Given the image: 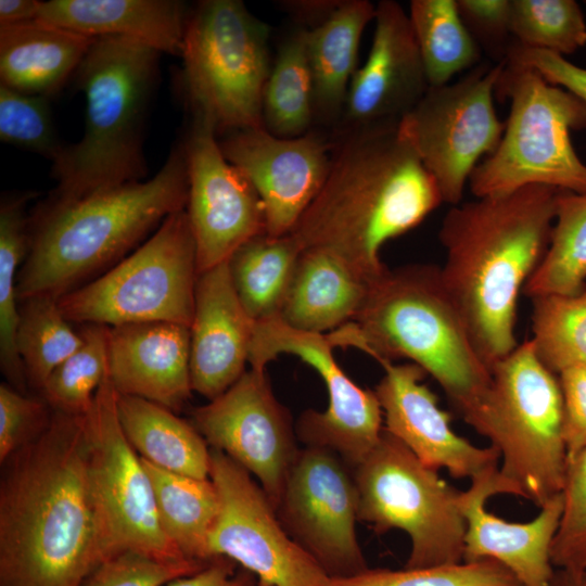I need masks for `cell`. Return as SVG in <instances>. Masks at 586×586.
<instances>
[{"instance_id":"obj_15","label":"cell","mask_w":586,"mask_h":586,"mask_svg":"<svg viewBox=\"0 0 586 586\" xmlns=\"http://www.w3.org/2000/svg\"><path fill=\"white\" fill-rule=\"evenodd\" d=\"M209 479L219 509L207 542L209 560L231 559L262 586H324L329 575L286 532L276 508L251 473L211 450Z\"/></svg>"},{"instance_id":"obj_38","label":"cell","mask_w":586,"mask_h":586,"mask_svg":"<svg viewBox=\"0 0 586 586\" xmlns=\"http://www.w3.org/2000/svg\"><path fill=\"white\" fill-rule=\"evenodd\" d=\"M81 345L49 374L40 392L53 411L86 416L107 374L109 327L81 324Z\"/></svg>"},{"instance_id":"obj_12","label":"cell","mask_w":586,"mask_h":586,"mask_svg":"<svg viewBox=\"0 0 586 586\" xmlns=\"http://www.w3.org/2000/svg\"><path fill=\"white\" fill-rule=\"evenodd\" d=\"M506 60L479 65L455 82L430 87L398 119L403 136L435 180L443 203H460L477 164L498 146L504 130L495 90Z\"/></svg>"},{"instance_id":"obj_40","label":"cell","mask_w":586,"mask_h":586,"mask_svg":"<svg viewBox=\"0 0 586 586\" xmlns=\"http://www.w3.org/2000/svg\"><path fill=\"white\" fill-rule=\"evenodd\" d=\"M324 586H522L513 573L493 559L419 569H367L351 576L329 577Z\"/></svg>"},{"instance_id":"obj_30","label":"cell","mask_w":586,"mask_h":586,"mask_svg":"<svg viewBox=\"0 0 586 586\" xmlns=\"http://www.w3.org/2000/svg\"><path fill=\"white\" fill-rule=\"evenodd\" d=\"M303 249L292 234L252 238L228 259L235 293L255 321L279 317Z\"/></svg>"},{"instance_id":"obj_26","label":"cell","mask_w":586,"mask_h":586,"mask_svg":"<svg viewBox=\"0 0 586 586\" xmlns=\"http://www.w3.org/2000/svg\"><path fill=\"white\" fill-rule=\"evenodd\" d=\"M371 284L339 255L304 249L279 318L301 331L329 334L357 317Z\"/></svg>"},{"instance_id":"obj_36","label":"cell","mask_w":586,"mask_h":586,"mask_svg":"<svg viewBox=\"0 0 586 586\" xmlns=\"http://www.w3.org/2000/svg\"><path fill=\"white\" fill-rule=\"evenodd\" d=\"M16 347L27 382L41 390L49 374L82 343L63 315L59 298L37 295L18 303Z\"/></svg>"},{"instance_id":"obj_17","label":"cell","mask_w":586,"mask_h":586,"mask_svg":"<svg viewBox=\"0 0 586 586\" xmlns=\"http://www.w3.org/2000/svg\"><path fill=\"white\" fill-rule=\"evenodd\" d=\"M192 416L206 443L253 474L277 510L298 449L291 416L266 371L250 368Z\"/></svg>"},{"instance_id":"obj_9","label":"cell","mask_w":586,"mask_h":586,"mask_svg":"<svg viewBox=\"0 0 586 586\" xmlns=\"http://www.w3.org/2000/svg\"><path fill=\"white\" fill-rule=\"evenodd\" d=\"M269 29L239 0H205L189 13L181 58L193 115L217 132L263 127Z\"/></svg>"},{"instance_id":"obj_23","label":"cell","mask_w":586,"mask_h":586,"mask_svg":"<svg viewBox=\"0 0 586 586\" xmlns=\"http://www.w3.org/2000/svg\"><path fill=\"white\" fill-rule=\"evenodd\" d=\"M254 323L235 293L227 262L199 273L190 327L193 391L212 400L242 377Z\"/></svg>"},{"instance_id":"obj_10","label":"cell","mask_w":586,"mask_h":586,"mask_svg":"<svg viewBox=\"0 0 586 586\" xmlns=\"http://www.w3.org/2000/svg\"><path fill=\"white\" fill-rule=\"evenodd\" d=\"M195 242L186 209L106 272L61 296L69 322L117 327L170 322L191 327L198 280Z\"/></svg>"},{"instance_id":"obj_16","label":"cell","mask_w":586,"mask_h":586,"mask_svg":"<svg viewBox=\"0 0 586 586\" xmlns=\"http://www.w3.org/2000/svg\"><path fill=\"white\" fill-rule=\"evenodd\" d=\"M277 511L290 536L330 577L369 569L356 535L354 475L334 451L314 446L298 450Z\"/></svg>"},{"instance_id":"obj_1","label":"cell","mask_w":586,"mask_h":586,"mask_svg":"<svg viewBox=\"0 0 586 586\" xmlns=\"http://www.w3.org/2000/svg\"><path fill=\"white\" fill-rule=\"evenodd\" d=\"M107 556L85 416L53 411L2 477L1 586H80Z\"/></svg>"},{"instance_id":"obj_52","label":"cell","mask_w":586,"mask_h":586,"mask_svg":"<svg viewBox=\"0 0 586 586\" xmlns=\"http://www.w3.org/2000/svg\"><path fill=\"white\" fill-rule=\"evenodd\" d=\"M256 586H262V585H258V584H257Z\"/></svg>"},{"instance_id":"obj_29","label":"cell","mask_w":586,"mask_h":586,"mask_svg":"<svg viewBox=\"0 0 586 586\" xmlns=\"http://www.w3.org/2000/svg\"><path fill=\"white\" fill-rule=\"evenodd\" d=\"M374 14L375 5L368 0H342L324 22L307 28L315 111L332 114L344 109L351 81L358 69L361 36Z\"/></svg>"},{"instance_id":"obj_5","label":"cell","mask_w":586,"mask_h":586,"mask_svg":"<svg viewBox=\"0 0 586 586\" xmlns=\"http://www.w3.org/2000/svg\"><path fill=\"white\" fill-rule=\"evenodd\" d=\"M327 336L334 347H355L379 364L398 358L416 364L440 384L466 423L479 430L492 372L440 267L387 268L372 282L357 317Z\"/></svg>"},{"instance_id":"obj_49","label":"cell","mask_w":586,"mask_h":586,"mask_svg":"<svg viewBox=\"0 0 586 586\" xmlns=\"http://www.w3.org/2000/svg\"><path fill=\"white\" fill-rule=\"evenodd\" d=\"M342 0L284 1L283 7L297 20L311 24V28L324 22L341 4Z\"/></svg>"},{"instance_id":"obj_11","label":"cell","mask_w":586,"mask_h":586,"mask_svg":"<svg viewBox=\"0 0 586 586\" xmlns=\"http://www.w3.org/2000/svg\"><path fill=\"white\" fill-rule=\"evenodd\" d=\"M358 520L378 534L392 528L408 534L406 569L463 561L466 520L461 491L422 463L383 429L375 448L354 468Z\"/></svg>"},{"instance_id":"obj_21","label":"cell","mask_w":586,"mask_h":586,"mask_svg":"<svg viewBox=\"0 0 586 586\" xmlns=\"http://www.w3.org/2000/svg\"><path fill=\"white\" fill-rule=\"evenodd\" d=\"M499 494L514 495L511 485L493 469L471 480L461 491L460 508L466 520L463 561L493 559L505 565L522 586H551L555 566L551 546L563 508L562 494L540 507L528 522H509L491 513L486 500Z\"/></svg>"},{"instance_id":"obj_31","label":"cell","mask_w":586,"mask_h":586,"mask_svg":"<svg viewBox=\"0 0 586 586\" xmlns=\"http://www.w3.org/2000/svg\"><path fill=\"white\" fill-rule=\"evenodd\" d=\"M142 461L152 482L160 523L166 536L186 558L211 562L207 542L219 509L218 494L211 479L174 473Z\"/></svg>"},{"instance_id":"obj_6","label":"cell","mask_w":586,"mask_h":586,"mask_svg":"<svg viewBox=\"0 0 586 586\" xmlns=\"http://www.w3.org/2000/svg\"><path fill=\"white\" fill-rule=\"evenodd\" d=\"M160 54L132 39L94 38L75 74L86 97L84 135L52 162L56 188L48 199L72 201L144 180L143 120Z\"/></svg>"},{"instance_id":"obj_14","label":"cell","mask_w":586,"mask_h":586,"mask_svg":"<svg viewBox=\"0 0 586 586\" xmlns=\"http://www.w3.org/2000/svg\"><path fill=\"white\" fill-rule=\"evenodd\" d=\"M116 397L107 369L85 416L90 473L106 533L107 558L133 550L167 561L188 559L162 528L151 479L120 426Z\"/></svg>"},{"instance_id":"obj_8","label":"cell","mask_w":586,"mask_h":586,"mask_svg":"<svg viewBox=\"0 0 586 586\" xmlns=\"http://www.w3.org/2000/svg\"><path fill=\"white\" fill-rule=\"evenodd\" d=\"M492 383L477 433L502 460L514 495L539 508L562 491L568 462L559 378L524 341L491 368Z\"/></svg>"},{"instance_id":"obj_28","label":"cell","mask_w":586,"mask_h":586,"mask_svg":"<svg viewBox=\"0 0 586 586\" xmlns=\"http://www.w3.org/2000/svg\"><path fill=\"white\" fill-rule=\"evenodd\" d=\"M120 426L137 454L182 475L209 479L211 450L194 425L153 402L117 393Z\"/></svg>"},{"instance_id":"obj_44","label":"cell","mask_w":586,"mask_h":586,"mask_svg":"<svg viewBox=\"0 0 586 586\" xmlns=\"http://www.w3.org/2000/svg\"><path fill=\"white\" fill-rule=\"evenodd\" d=\"M47 402L28 397L8 383L0 385V461L35 441L49 425Z\"/></svg>"},{"instance_id":"obj_45","label":"cell","mask_w":586,"mask_h":586,"mask_svg":"<svg viewBox=\"0 0 586 586\" xmlns=\"http://www.w3.org/2000/svg\"><path fill=\"white\" fill-rule=\"evenodd\" d=\"M459 14L479 46L506 60L512 43L510 0H456Z\"/></svg>"},{"instance_id":"obj_47","label":"cell","mask_w":586,"mask_h":586,"mask_svg":"<svg viewBox=\"0 0 586 586\" xmlns=\"http://www.w3.org/2000/svg\"><path fill=\"white\" fill-rule=\"evenodd\" d=\"M563 405V440L568 459L586 449V366L558 374Z\"/></svg>"},{"instance_id":"obj_50","label":"cell","mask_w":586,"mask_h":586,"mask_svg":"<svg viewBox=\"0 0 586 586\" xmlns=\"http://www.w3.org/2000/svg\"><path fill=\"white\" fill-rule=\"evenodd\" d=\"M41 4L38 0H0V25L37 20Z\"/></svg>"},{"instance_id":"obj_37","label":"cell","mask_w":586,"mask_h":586,"mask_svg":"<svg viewBox=\"0 0 586 586\" xmlns=\"http://www.w3.org/2000/svg\"><path fill=\"white\" fill-rule=\"evenodd\" d=\"M532 337L540 361L557 375L586 366V288L574 295L532 298Z\"/></svg>"},{"instance_id":"obj_3","label":"cell","mask_w":586,"mask_h":586,"mask_svg":"<svg viewBox=\"0 0 586 586\" xmlns=\"http://www.w3.org/2000/svg\"><path fill=\"white\" fill-rule=\"evenodd\" d=\"M443 203L398 120L355 127L331 153L327 177L291 232L302 249L330 251L374 282L380 252Z\"/></svg>"},{"instance_id":"obj_24","label":"cell","mask_w":586,"mask_h":586,"mask_svg":"<svg viewBox=\"0 0 586 586\" xmlns=\"http://www.w3.org/2000/svg\"><path fill=\"white\" fill-rule=\"evenodd\" d=\"M190 328L170 322L109 327L107 369L118 394L178 411L192 393Z\"/></svg>"},{"instance_id":"obj_33","label":"cell","mask_w":586,"mask_h":586,"mask_svg":"<svg viewBox=\"0 0 586 586\" xmlns=\"http://www.w3.org/2000/svg\"><path fill=\"white\" fill-rule=\"evenodd\" d=\"M409 20L430 87L477 66L481 47L462 21L456 0H412Z\"/></svg>"},{"instance_id":"obj_39","label":"cell","mask_w":586,"mask_h":586,"mask_svg":"<svg viewBox=\"0 0 586 586\" xmlns=\"http://www.w3.org/2000/svg\"><path fill=\"white\" fill-rule=\"evenodd\" d=\"M510 30L518 44L562 56L586 46V21L574 0H510Z\"/></svg>"},{"instance_id":"obj_13","label":"cell","mask_w":586,"mask_h":586,"mask_svg":"<svg viewBox=\"0 0 586 586\" xmlns=\"http://www.w3.org/2000/svg\"><path fill=\"white\" fill-rule=\"evenodd\" d=\"M327 334L294 329L279 317L254 323L249 352L251 369L266 371L279 355L290 354L313 367L328 391L324 411L308 409L296 424L306 446L334 451L356 468L378 445L384 425L383 411L374 391L357 385L341 368Z\"/></svg>"},{"instance_id":"obj_20","label":"cell","mask_w":586,"mask_h":586,"mask_svg":"<svg viewBox=\"0 0 586 586\" xmlns=\"http://www.w3.org/2000/svg\"><path fill=\"white\" fill-rule=\"evenodd\" d=\"M384 375L374 392L383 411L384 429L422 463L445 468L456 479H474L498 468L494 446L477 447L458 435L436 395L422 383L425 372L416 364L382 361Z\"/></svg>"},{"instance_id":"obj_7","label":"cell","mask_w":586,"mask_h":586,"mask_svg":"<svg viewBox=\"0 0 586 586\" xmlns=\"http://www.w3.org/2000/svg\"><path fill=\"white\" fill-rule=\"evenodd\" d=\"M495 95L510 100V113L498 146L469 179L471 192L483 198L540 184L586 193V164L570 138L586 128V103L535 69L507 61Z\"/></svg>"},{"instance_id":"obj_41","label":"cell","mask_w":586,"mask_h":586,"mask_svg":"<svg viewBox=\"0 0 586 586\" xmlns=\"http://www.w3.org/2000/svg\"><path fill=\"white\" fill-rule=\"evenodd\" d=\"M48 100L0 84L1 141L53 162L64 145L59 141Z\"/></svg>"},{"instance_id":"obj_25","label":"cell","mask_w":586,"mask_h":586,"mask_svg":"<svg viewBox=\"0 0 586 586\" xmlns=\"http://www.w3.org/2000/svg\"><path fill=\"white\" fill-rule=\"evenodd\" d=\"M189 13L177 0H50L37 20L92 37L140 41L181 55Z\"/></svg>"},{"instance_id":"obj_48","label":"cell","mask_w":586,"mask_h":586,"mask_svg":"<svg viewBox=\"0 0 586 586\" xmlns=\"http://www.w3.org/2000/svg\"><path fill=\"white\" fill-rule=\"evenodd\" d=\"M165 586H253L245 577L235 575L227 558H215L201 571L181 576Z\"/></svg>"},{"instance_id":"obj_46","label":"cell","mask_w":586,"mask_h":586,"mask_svg":"<svg viewBox=\"0 0 586 586\" xmlns=\"http://www.w3.org/2000/svg\"><path fill=\"white\" fill-rule=\"evenodd\" d=\"M506 61L535 69L549 84L572 92L586 103V68L571 63L565 56L513 41Z\"/></svg>"},{"instance_id":"obj_42","label":"cell","mask_w":586,"mask_h":586,"mask_svg":"<svg viewBox=\"0 0 586 586\" xmlns=\"http://www.w3.org/2000/svg\"><path fill=\"white\" fill-rule=\"evenodd\" d=\"M561 494L551 561L557 569L586 570V449L568 459Z\"/></svg>"},{"instance_id":"obj_34","label":"cell","mask_w":586,"mask_h":586,"mask_svg":"<svg viewBox=\"0 0 586 586\" xmlns=\"http://www.w3.org/2000/svg\"><path fill=\"white\" fill-rule=\"evenodd\" d=\"M315 112L307 28L293 31L279 48L263 97V124L282 138L305 135Z\"/></svg>"},{"instance_id":"obj_27","label":"cell","mask_w":586,"mask_h":586,"mask_svg":"<svg viewBox=\"0 0 586 586\" xmlns=\"http://www.w3.org/2000/svg\"><path fill=\"white\" fill-rule=\"evenodd\" d=\"M93 40L40 20L0 25V84L49 98L76 74Z\"/></svg>"},{"instance_id":"obj_2","label":"cell","mask_w":586,"mask_h":586,"mask_svg":"<svg viewBox=\"0 0 586 586\" xmlns=\"http://www.w3.org/2000/svg\"><path fill=\"white\" fill-rule=\"evenodd\" d=\"M559 191L526 186L450 206L443 218L441 277L489 368L518 346V300L548 249Z\"/></svg>"},{"instance_id":"obj_19","label":"cell","mask_w":586,"mask_h":586,"mask_svg":"<svg viewBox=\"0 0 586 586\" xmlns=\"http://www.w3.org/2000/svg\"><path fill=\"white\" fill-rule=\"evenodd\" d=\"M219 144L258 193L266 233H291L327 177L331 158L327 142L314 133L278 137L263 126L229 132Z\"/></svg>"},{"instance_id":"obj_4","label":"cell","mask_w":586,"mask_h":586,"mask_svg":"<svg viewBox=\"0 0 586 586\" xmlns=\"http://www.w3.org/2000/svg\"><path fill=\"white\" fill-rule=\"evenodd\" d=\"M188 191L180 143L152 178L72 201L47 199L30 217L28 251L16 279L17 302L37 295L60 298L91 281L166 217L186 209Z\"/></svg>"},{"instance_id":"obj_22","label":"cell","mask_w":586,"mask_h":586,"mask_svg":"<svg viewBox=\"0 0 586 586\" xmlns=\"http://www.w3.org/2000/svg\"><path fill=\"white\" fill-rule=\"evenodd\" d=\"M374 33L366 62L346 97V119L355 127L398 120L430 88L408 13L392 0L375 5Z\"/></svg>"},{"instance_id":"obj_18","label":"cell","mask_w":586,"mask_h":586,"mask_svg":"<svg viewBox=\"0 0 586 586\" xmlns=\"http://www.w3.org/2000/svg\"><path fill=\"white\" fill-rule=\"evenodd\" d=\"M183 146L189 181L186 212L201 273L266 233L265 209L250 180L224 155L207 119L194 115Z\"/></svg>"},{"instance_id":"obj_51","label":"cell","mask_w":586,"mask_h":586,"mask_svg":"<svg viewBox=\"0 0 586 586\" xmlns=\"http://www.w3.org/2000/svg\"><path fill=\"white\" fill-rule=\"evenodd\" d=\"M551 586H586V570L557 569Z\"/></svg>"},{"instance_id":"obj_43","label":"cell","mask_w":586,"mask_h":586,"mask_svg":"<svg viewBox=\"0 0 586 586\" xmlns=\"http://www.w3.org/2000/svg\"><path fill=\"white\" fill-rule=\"evenodd\" d=\"M207 564L191 559L161 560L126 550L103 560L80 586H164L173 579L196 573Z\"/></svg>"},{"instance_id":"obj_32","label":"cell","mask_w":586,"mask_h":586,"mask_svg":"<svg viewBox=\"0 0 586 586\" xmlns=\"http://www.w3.org/2000/svg\"><path fill=\"white\" fill-rule=\"evenodd\" d=\"M33 196L30 192L13 194L3 198L0 205V366L8 384L23 394L27 378L16 347V279L29 245L26 206Z\"/></svg>"},{"instance_id":"obj_35","label":"cell","mask_w":586,"mask_h":586,"mask_svg":"<svg viewBox=\"0 0 586 586\" xmlns=\"http://www.w3.org/2000/svg\"><path fill=\"white\" fill-rule=\"evenodd\" d=\"M585 283L586 193L560 190L548 249L523 292L531 298L574 295Z\"/></svg>"}]
</instances>
